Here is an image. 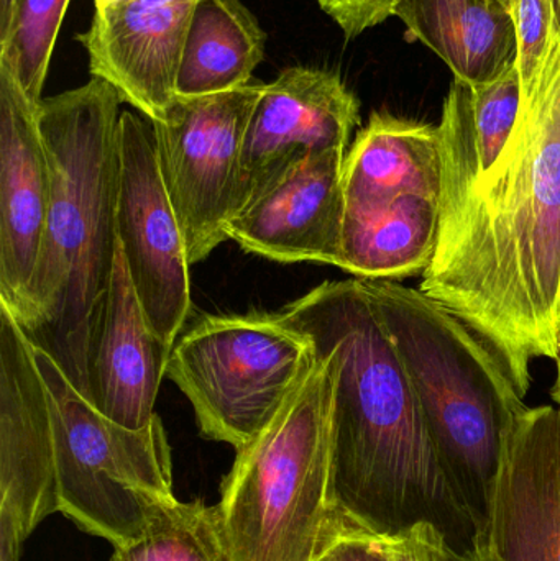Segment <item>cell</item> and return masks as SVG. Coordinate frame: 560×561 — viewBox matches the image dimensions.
<instances>
[{
  "label": "cell",
  "mask_w": 560,
  "mask_h": 561,
  "mask_svg": "<svg viewBox=\"0 0 560 561\" xmlns=\"http://www.w3.org/2000/svg\"><path fill=\"white\" fill-rule=\"evenodd\" d=\"M420 289L499 353L523 396L560 339V0L508 145L493 170L441 199Z\"/></svg>",
  "instance_id": "6da1fadb"
},
{
  "label": "cell",
  "mask_w": 560,
  "mask_h": 561,
  "mask_svg": "<svg viewBox=\"0 0 560 561\" xmlns=\"http://www.w3.org/2000/svg\"><path fill=\"white\" fill-rule=\"evenodd\" d=\"M279 316L334 359L332 497L345 526L384 542L431 529L459 556H485L364 279L322 283Z\"/></svg>",
  "instance_id": "7a4b0ae2"
},
{
  "label": "cell",
  "mask_w": 560,
  "mask_h": 561,
  "mask_svg": "<svg viewBox=\"0 0 560 561\" xmlns=\"http://www.w3.org/2000/svg\"><path fill=\"white\" fill-rule=\"evenodd\" d=\"M122 102L117 89L92 76L39 104L52 206L35 275L12 312L33 346L48 353L85 399L89 339L118 249Z\"/></svg>",
  "instance_id": "3957f363"
},
{
  "label": "cell",
  "mask_w": 560,
  "mask_h": 561,
  "mask_svg": "<svg viewBox=\"0 0 560 561\" xmlns=\"http://www.w3.org/2000/svg\"><path fill=\"white\" fill-rule=\"evenodd\" d=\"M362 279L397 346L444 471L487 542L506 440L528 408L525 396L495 348L449 307L395 279Z\"/></svg>",
  "instance_id": "277c9868"
},
{
  "label": "cell",
  "mask_w": 560,
  "mask_h": 561,
  "mask_svg": "<svg viewBox=\"0 0 560 561\" xmlns=\"http://www.w3.org/2000/svg\"><path fill=\"white\" fill-rule=\"evenodd\" d=\"M334 391V359L315 350L298 388L237 450L216 504L230 561H319L357 534L332 497Z\"/></svg>",
  "instance_id": "5b68a950"
},
{
  "label": "cell",
  "mask_w": 560,
  "mask_h": 561,
  "mask_svg": "<svg viewBox=\"0 0 560 561\" xmlns=\"http://www.w3.org/2000/svg\"><path fill=\"white\" fill-rule=\"evenodd\" d=\"M33 345V343H32ZM55 431L58 513L89 536L124 547L174 500L173 460L160 415L124 427L98 411L55 359L33 346Z\"/></svg>",
  "instance_id": "8992f818"
},
{
  "label": "cell",
  "mask_w": 560,
  "mask_h": 561,
  "mask_svg": "<svg viewBox=\"0 0 560 561\" xmlns=\"http://www.w3.org/2000/svg\"><path fill=\"white\" fill-rule=\"evenodd\" d=\"M312 363L311 342L279 312L226 313L181 332L167 378L190 399L201 435L237 451L270 424Z\"/></svg>",
  "instance_id": "52a82bcc"
},
{
  "label": "cell",
  "mask_w": 560,
  "mask_h": 561,
  "mask_svg": "<svg viewBox=\"0 0 560 561\" xmlns=\"http://www.w3.org/2000/svg\"><path fill=\"white\" fill-rule=\"evenodd\" d=\"M263 88L250 84L194 98L176 94L163 121L151 122L161 174L183 227L191 266L227 240L243 140Z\"/></svg>",
  "instance_id": "ba28073f"
},
{
  "label": "cell",
  "mask_w": 560,
  "mask_h": 561,
  "mask_svg": "<svg viewBox=\"0 0 560 561\" xmlns=\"http://www.w3.org/2000/svg\"><path fill=\"white\" fill-rule=\"evenodd\" d=\"M117 239L151 329L173 348L193 307L190 256L164 186L153 124L130 111L121 117Z\"/></svg>",
  "instance_id": "9c48e42d"
},
{
  "label": "cell",
  "mask_w": 560,
  "mask_h": 561,
  "mask_svg": "<svg viewBox=\"0 0 560 561\" xmlns=\"http://www.w3.org/2000/svg\"><path fill=\"white\" fill-rule=\"evenodd\" d=\"M58 513L55 431L32 342L0 304V561Z\"/></svg>",
  "instance_id": "30bf717a"
},
{
  "label": "cell",
  "mask_w": 560,
  "mask_h": 561,
  "mask_svg": "<svg viewBox=\"0 0 560 561\" xmlns=\"http://www.w3.org/2000/svg\"><path fill=\"white\" fill-rule=\"evenodd\" d=\"M347 151H312L265 181L227 222V239L278 263L341 266L344 160Z\"/></svg>",
  "instance_id": "8fae6325"
},
{
  "label": "cell",
  "mask_w": 560,
  "mask_h": 561,
  "mask_svg": "<svg viewBox=\"0 0 560 561\" xmlns=\"http://www.w3.org/2000/svg\"><path fill=\"white\" fill-rule=\"evenodd\" d=\"M361 102L341 76L293 66L265 84L247 128L236 210L283 167L312 151H347Z\"/></svg>",
  "instance_id": "7c38bea8"
},
{
  "label": "cell",
  "mask_w": 560,
  "mask_h": 561,
  "mask_svg": "<svg viewBox=\"0 0 560 561\" xmlns=\"http://www.w3.org/2000/svg\"><path fill=\"white\" fill-rule=\"evenodd\" d=\"M199 0H130L95 10L78 36L89 71L117 89L151 122L163 121L176 95L178 69Z\"/></svg>",
  "instance_id": "4fadbf2b"
},
{
  "label": "cell",
  "mask_w": 560,
  "mask_h": 561,
  "mask_svg": "<svg viewBox=\"0 0 560 561\" xmlns=\"http://www.w3.org/2000/svg\"><path fill=\"white\" fill-rule=\"evenodd\" d=\"M487 542L493 561H560V408H526L516 419Z\"/></svg>",
  "instance_id": "5bb4252c"
},
{
  "label": "cell",
  "mask_w": 560,
  "mask_h": 561,
  "mask_svg": "<svg viewBox=\"0 0 560 561\" xmlns=\"http://www.w3.org/2000/svg\"><path fill=\"white\" fill-rule=\"evenodd\" d=\"M52 193L38 107L0 66V304L10 312L35 275Z\"/></svg>",
  "instance_id": "9a60e30c"
},
{
  "label": "cell",
  "mask_w": 560,
  "mask_h": 561,
  "mask_svg": "<svg viewBox=\"0 0 560 561\" xmlns=\"http://www.w3.org/2000/svg\"><path fill=\"white\" fill-rule=\"evenodd\" d=\"M171 348L141 309L121 245L88 350V401L127 428L147 427L155 415Z\"/></svg>",
  "instance_id": "2e32d148"
},
{
  "label": "cell",
  "mask_w": 560,
  "mask_h": 561,
  "mask_svg": "<svg viewBox=\"0 0 560 561\" xmlns=\"http://www.w3.org/2000/svg\"><path fill=\"white\" fill-rule=\"evenodd\" d=\"M345 209L385 206L410 194L441 197L439 128L374 112L344 160Z\"/></svg>",
  "instance_id": "e0dca14e"
},
{
  "label": "cell",
  "mask_w": 560,
  "mask_h": 561,
  "mask_svg": "<svg viewBox=\"0 0 560 561\" xmlns=\"http://www.w3.org/2000/svg\"><path fill=\"white\" fill-rule=\"evenodd\" d=\"M395 15L408 39L433 49L457 81H495L518 62L515 20L500 0H400Z\"/></svg>",
  "instance_id": "ac0fdd59"
},
{
  "label": "cell",
  "mask_w": 560,
  "mask_h": 561,
  "mask_svg": "<svg viewBox=\"0 0 560 561\" xmlns=\"http://www.w3.org/2000/svg\"><path fill=\"white\" fill-rule=\"evenodd\" d=\"M439 226L441 197L410 194L385 206L345 209L339 268L365 279L423 276Z\"/></svg>",
  "instance_id": "d6986e66"
},
{
  "label": "cell",
  "mask_w": 560,
  "mask_h": 561,
  "mask_svg": "<svg viewBox=\"0 0 560 561\" xmlns=\"http://www.w3.org/2000/svg\"><path fill=\"white\" fill-rule=\"evenodd\" d=\"M266 35L242 0H199L178 69L176 94L245 88L265 58Z\"/></svg>",
  "instance_id": "ffe728a7"
},
{
  "label": "cell",
  "mask_w": 560,
  "mask_h": 561,
  "mask_svg": "<svg viewBox=\"0 0 560 561\" xmlns=\"http://www.w3.org/2000/svg\"><path fill=\"white\" fill-rule=\"evenodd\" d=\"M111 561H230L216 506L204 501L161 504L134 542L114 547Z\"/></svg>",
  "instance_id": "44dd1931"
},
{
  "label": "cell",
  "mask_w": 560,
  "mask_h": 561,
  "mask_svg": "<svg viewBox=\"0 0 560 561\" xmlns=\"http://www.w3.org/2000/svg\"><path fill=\"white\" fill-rule=\"evenodd\" d=\"M69 0H15L0 23V66L39 107L43 85Z\"/></svg>",
  "instance_id": "7402d4cb"
},
{
  "label": "cell",
  "mask_w": 560,
  "mask_h": 561,
  "mask_svg": "<svg viewBox=\"0 0 560 561\" xmlns=\"http://www.w3.org/2000/svg\"><path fill=\"white\" fill-rule=\"evenodd\" d=\"M555 0H513L512 15L518 35V69L525 84L541 58L551 28Z\"/></svg>",
  "instance_id": "603a6c76"
},
{
  "label": "cell",
  "mask_w": 560,
  "mask_h": 561,
  "mask_svg": "<svg viewBox=\"0 0 560 561\" xmlns=\"http://www.w3.org/2000/svg\"><path fill=\"white\" fill-rule=\"evenodd\" d=\"M400 0H318L325 15L331 16L345 38H357L362 33L395 15Z\"/></svg>",
  "instance_id": "cb8c5ba5"
},
{
  "label": "cell",
  "mask_w": 560,
  "mask_h": 561,
  "mask_svg": "<svg viewBox=\"0 0 560 561\" xmlns=\"http://www.w3.org/2000/svg\"><path fill=\"white\" fill-rule=\"evenodd\" d=\"M334 561H391L387 542L364 534H348L332 549Z\"/></svg>",
  "instance_id": "d4e9b609"
},
{
  "label": "cell",
  "mask_w": 560,
  "mask_h": 561,
  "mask_svg": "<svg viewBox=\"0 0 560 561\" xmlns=\"http://www.w3.org/2000/svg\"><path fill=\"white\" fill-rule=\"evenodd\" d=\"M430 529L414 530L410 536L387 542L391 561H431L427 552L426 533Z\"/></svg>",
  "instance_id": "484cf974"
},
{
  "label": "cell",
  "mask_w": 560,
  "mask_h": 561,
  "mask_svg": "<svg viewBox=\"0 0 560 561\" xmlns=\"http://www.w3.org/2000/svg\"><path fill=\"white\" fill-rule=\"evenodd\" d=\"M427 552L431 561H493L490 553L480 557H464L450 550L434 530L426 533Z\"/></svg>",
  "instance_id": "4316f807"
},
{
  "label": "cell",
  "mask_w": 560,
  "mask_h": 561,
  "mask_svg": "<svg viewBox=\"0 0 560 561\" xmlns=\"http://www.w3.org/2000/svg\"><path fill=\"white\" fill-rule=\"evenodd\" d=\"M556 363V381L555 386L551 389V398L555 399L556 404L560 408V339H559V348L558 356L555 358Z\"/></svg>",
  "instance_id": "83f0119b"
},
{
  "label": "cell",
  "mask_w": 560,
  "mask_h": 561,
  "mask_svg": "<svg viewBox=\"0 0 560 561\" xmlns=\"http://www.w3.org/2000/svg\"><path fill=\"white\" fill-rule=\"evenodd\" d=\"M15 0H0V23L5 22Z\"/></svg>",
  "instance_id": "f1b7e54d"
},
{
  "label": "cell",
  "mask_w": 560,
  "mask_h": 561,
  "mask_svg": "<svg viewBox=\"0 0 560 561\" xmlns=\"http://www.w3.org/2000/svg\"><path fill=\"white\" fill-rule=\"evenodd\" d=\"M95 10L111 9V7L118 5V3L130 2V0H94Z\"/></svg>",
  "instance_id": "f546056e"
},
{
  "label": "cell",
  "mask_w": 560,
  "mask_h": 561,
  "mask_svg": "<svg viewBox=\"0 0 560 561\" xmlns=\"http://www.w3.org/2000/svg\"><path fill=\"white\" fill-rule=\"evenodd\" d=\"M319 561H334V559H332V550L331 552L325 553V556Z\"/></svg>",
  "instance_id": "4dcf8cb0"
},
{
  "label": "cell",
  "mask_w": 560,
  "mask_h": 561,
  "mask_svg": "<svg viewBox=\"0 0 560 561\" xmlns=\"http://www.w3.org/2000/svg\"><path fill=\"white\" fill-rule=\"evenodd\" d=\"M500 2L505 3V5L508 7L510 10H512L513 0H500Z\"/></svg>",
  "instance_id": "1f68e13d"
}]
</instances>
